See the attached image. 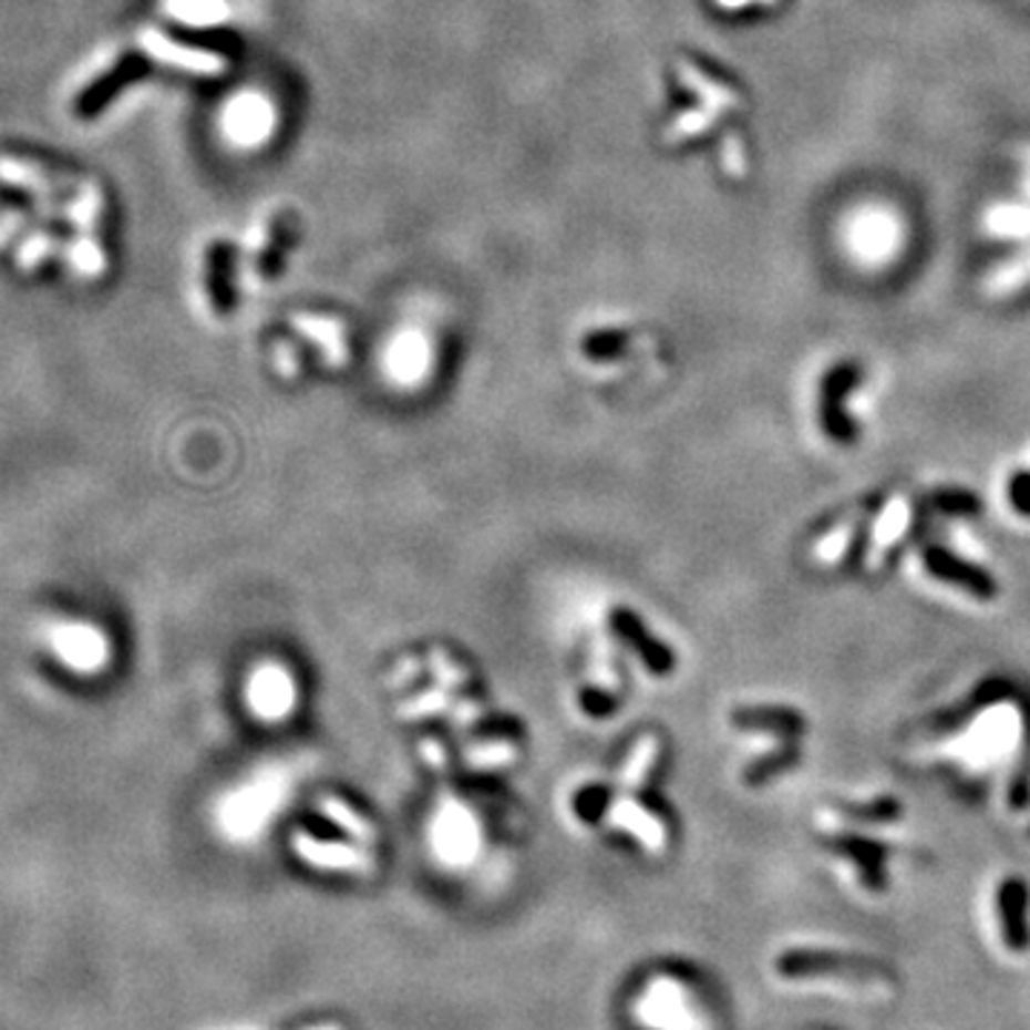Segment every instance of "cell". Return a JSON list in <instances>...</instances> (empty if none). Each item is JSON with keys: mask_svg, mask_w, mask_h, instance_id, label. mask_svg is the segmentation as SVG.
Returning <instances> with one entry per match:
<instances>
[{"mask_svg": "<svg viewBox=\"0 0 1030 1030\" xmlns=\"http://www.w3.org/2000/svg\"><path fill=\"white\" fill-rule=\"evenodd\" d=\"M838 247L862 269H885L902 258L907 247V220L890 204L867 200L853 206L838 220Z\"/></svg>", "mask_w": 1030, "mask_h": 1030, "instance_id": "obj_1", "label": "cell"}, {"mask_svg": "<svg viewBox=\"0 0 1030 1030\" xmlns=\"http://www.w3.org/2000/svg\"><path fill=\"white\" fill-rule=\"evenodd\" d=\"M925 567L934 578L945 584L961 587L974 598H993L996 596V581L985 570H979L976 564L965 562V558L954 556L948 547H930L925 553Z\"/></svg>", "mask_w": 1030, "mask_h": 1030, "instance_id": "obj_2", "label": "cell"}, {"mask_svg": "<svg viewBox=\"0 0 1030 1030\" xmlns=\"http://www.w3.org/2000/svg\"><path fill=\"white\" fill-rule=\"evenodd\" d=\"M979 229L990 240L1024 247V244H1030V200L1024 195L993 200V204L985 206Z\"/></svg>", "mask_w": 1030, "mask_h": 1030, "instance_id": "obj_3", "label": "cell"}, {"mask_svg": "<svg viewBox=\"0 0 1030 1030\" xmlns=\"http://www.w3.org/2000/svg\"><path fill=\"white\" fill-rule=\"evenodd\" d=\"M141 49L155 61L169 63L175 69H186V72H198V75H218L224 69V61L213 52H198V49H186L181 43L169 41L166 34L155 32V29H144L141 32Z\"/></svg>", "mask_w": 1030, "mask_h": 1030, "instance_id": "obj_4", "label": "cell"}, {"mask_svg": "<svg viewBox=\"0 0 1030 1030\" xmlns=\"http://www.w3.org/2000/svg\"><path fill=\"white\" fill-rule=\"evenodd\" d=\"M607 824H610L612 831L632 833V836L639 838L647 851H652V853L665 851V845H667L665 824H661L659 816H652L650 811H645V807H639V804L632 802L630 793L612 802V807L607 811Z\"/></svg>", "mask_w": 1030, "mask_h": 1030, "instance_id": "obj_5", "label": "cell"}, {"mask_svg": "<svg viewBox=\"0 0 1030 1030\" xmlns=\"http://www.w3.org/2000/svg\"><path fill=\"white\" fill-rule=\"evenodd\" d=\"M610 618H612V630H616L618 636H621V639L632 647V650L639 652L652 673L656 676L673 673V665H676L673 652H670V647L667 645H661L659 639H652L650 632L645 630V625H641V618L632 616L630 610H612Z\"/></svg>", "mask_w": 1030, "mask_h": 1030, "instance_id": "obj_6", "label": "cell"}, {"mask_svg": "<svg viewBox=\"0 0 1030 1030\" xmlns=\"http://www.w3.org/2000/svg\"><path fill=\"white\" fill-rule=\"evenodd\" d=\"M292 847H296L298 856L303 862L316 867H336V871H356V873H367L372 871L375 865V858L370 856L367 851H358V847H347V845H332V842H318V838L307 836V833H298L292 838Z\"/></svg>", "mask_w": 1030, "mask_h": 1030, "instance_id": "obj_7", "label": "cell"}, {"mask_svg": "<svg viewBox=\"0 0 1030 1030\" xmlns=\"http://www.w3.org/2000/svg\"><path fill=\"white\" fill-rule=\"evenodd\" d=\"M224 126L235 144H261L272 130V110L261 95H240L227 110Z\"/></svg>", "mask_w": 1030, "mask_h": 1030, "instance_id": "obj_8", "label": "cell"}, {"mask_svg": "<svg viewBox=\"0 0 1030 1030\" xmlns=\"http://www.w3.org/2000/svg\"><path fill=\"white\" fill-rule=\"evenodd\" d=\"M650 996L656 999V1008L645 1013L650 1024L665 1030H704V1022L696 1017L693 1010L681 1008L684 1005V990L679 988V982L659 979V982H652Z\"/></svg>", "mask_w": 1030, "mask_h": 1030, "instance_id": "obj_9", "label": "cell"}, {"mask_svg": "<svg viewBox=\"0 0 1030 1030\" xmlns=\"http://www.w3.org/2000/svg\"><path fill=\"white\" fill-rule=\"evenodd\" d=\"M249 704L258 715L264 719H278L289 710L292 704V684H289L287 673L278 667H264L261 673L249 681Z\"/></svg>", "mask_w": 1030, "mask_h": 1030, "instance_id": "obj_10", "label": "cell"}, {"mask_svg": "<svg viewBox=\"0 0 1030 1030\" xmlns=\"http://www.w3.org/2000/svg\"><path fill=\"white\" fill-rule=\"evenodd\" d=\"M733 724L755 733H773L782 739H799L804 733V719L790 708H742L733 713Z\"/></svg>", "mask_w": 1030, "mask_h": 1030, "instance_id": "obj_11", "label": "cell"}, {"mask_svg": "<svg viewBox=\"0 0 1030 1030\" xmlns=\"http://www.w3.org/2000/svg\"><path fill=\"white\" fill-rule=\"evenodd\" d=\"M1024 287H1030V244H1024L1013 255L1002 258L996 267H990L982 284V289L990 298H1008Z\"/></svg>", "mask_w": 1030, "mask_h": 1030, "instance_id": "obj_12", "label": "cell"}, {"mask_svg": "<svg viewBox=\"0 0 1030 1030\" xmlns=\"http://www.w3.org/2000/svg\"><path fill=\"white\" fill-rule=\"evenodd\" d=\"M999 905H1002V921H1005V936H1008L1010 948H1024V907H1028V893L1024 885L1017 879H1008L999 893Z\"/></svg>", "mask_w": 1030, "mask_h": 1030, "instance_id": "obj_13", "label": "cell"}, {"mask_svg": "<svg viewBox=\"0 0 1030 1030\" xmlns=\"http://www.w3.org/2000/svg\"><path fill=\"white\" fill-rule=\"evenodd\" d=\"M392 375L399 381H415L426 367V343L419 332H406L395 341L390 358H387Z\"/></svg>", "mask_w": 1030, "mask_h": 1030, "instance_id": "obj_14", "label": "cell"}, {"mask_svg": "<svg viewBox=\"0 0 1030 1030\" xmlns=\"http://www.w3.org/2000/svg\"><path fill=\"white\" fill-rule=\"evenodd\" d=\"M679 75H681V81H684L687 86H690V90H693L696 95H699L701 101H704V106H710V110L724 112V110H733V106H739V95H735V92L730 90V86H724V83L708 78L704 72H701V69H696L693 63H681Z\"/></svg>", "mask_w": 1030, "mask_h": 1030, "instance_id": "obj_15", "label": "cell"}, {"mask_svg": "<svg viewBox=\"0 0 1030 1030\" xmlns=\"http://www.w3.org/2000/svg\"><path fill=\"white\" fill-rule=\"evenodd\" d=\"M296 330L309 336L318 347H323L327 361L330 364H341L347 361V347H343V330L341 323L332 318H312V316H296Z\"/></svg>", "mask_w": 1030, "mask_h": 1030, "instance_id": "obj_16", "label": "cell"}, {"mask_svg": "<svg viewBox=\"0 0 1030 1030\" xmlns=\"http://www.w3.org/2000/svg\"><path fill=\"white\" fill-rule=\"evenodd\" d=\"M659 750H661V744L656 735H641L639 742H636L630 759H627L621 773H618V784H621L625 793H632V790H639L641 784L647 782L652 764H656V759H659Z\"/></svg>", "mask_w": 1030, "mask_h": 1030, "instance_id": "obj_17", "label": "cell"}, {"mask_svg": "<svg viewBox=\"0 0 1030 1030\" xmlns=\"http://www.w3.org/2000/svg\"><path fill=\"white\" fill-rule=\"evenodd\" d=\"M907 524H910V502L907 498H893L887 502L885 513L879 515V522H876V538H873V556H882L887 553L890 544L899 542L905 536Z\"/></svg>", "mask_w": 1030, "mask_h": 1030, "instance_id": "obj_18", "label": "cell"}, {"mask_svg": "<svg viewBox=\"0 0 1030 1030\" xmlns=\"http://www.w3.org/2000/svg\"><path fill=\"white\" fill-rule=\"evenodd\" d=\"M618 687H621V679H618V673H616V656H612V647H610V641L598 636V639L593 641L590 687H587V690H596V693L607 696V699H616Z\"/></svg>", "mask_w": 1030, "mask_h": 1030, "instance_id": "obj_19", "label": "cell"}, {"mask_svg": "<svg viewBox=\"0 0 1030 1030\" xmlns=\"http://www.w3.org/2000/svg\"><path fill=\"white\" fill-rule=\"evenodd\" d=\"M0 181H7V184L18 186V189H27V193L38 195V198H49V195L55 193V186L49 184V178L38 166L18 158H0Z\"/></svg>", "mask_w": 1030, "mask_h": 1030, "instance_id": "obj_20", "label": "cell"}, {"mask_svg": "<svg viewBox=\"0 0 1030 1030\" xmlns=\"http://www.w3.org/2000/svg\"><path fill=\"white\" fill-rule=\"evenodd\" d=\"M318 811H321L327 818H332L338 827H343V831L350 833L352 838H358V842H375V827H372V824L367 822L361 813L352 811L350 804L341 802V799H336V796L321 799V802H318Z\"/></svg>", "mask_w": 1030, "mask_h": 1030, "instance_id": "obj_21", "label": "cell"}, {"mask_svg": "<svg viewBox=\"0 0 1030 1030\" xmlns=\"http://www.w3.org/2000/svg\"><path fill=\"white\" fill-rule=\"evenodd\" d=\"M858 524H862V509H853V513H847L845 518H842V522L833 524L831 533H824V536L818 538L816 556L822 558L824 564L838 562V558H842L847 553V547H851Z\"/></svg>", "mask_w": 1030, "mask_h": 1030, "instance_id": "obj_22", "label": "cell"}, {"mask_svg": "<svg viewBox=\"0 0 1030 1030\" xmlns=\"http://www.w3.org/2000/svg\"><path fill=\"white\" fill-rule=\"evenodd\" d=\"M175 18L186 23H195V27H215L218 21H224L229 14L227 3L224 0H169L166 3Z\"/></svg>", "mask_w": 1030, "mask_h": 1030, "instance_id": "obj_23", "label": "cell"}, {"mask_svg": "<svg viewBox=\"0 0 1030 1030\" xmlns=\"http://www.w3.org/2000/svg\"><path fill=\"white\" fill-rule=\"evenodd\" d=\"M796 762H799L796 742H782V748L779 750L768 753L764 759H755V762L744 770V779H748V784H764L773 776H779V773H784V770L793 768Z\"/></svg>", "mask_w": 1030, "mask_h": 1030, "instance_id": "obj_24", "label": "cell"}, {"mask_svg": "<svg viewBox=\"0 0 1030 1030\" xmlns=\"http://www.w3.org/2000/svg\"><path fill=\"white\" fill-rule=\"evenodd\" d=\"M426 661H430V670H433L435 681H439L444 690H450V693H464V690H467L470 670L461 665V661H455L450 652L441 650V647H433Z\"/></svg>", "mask_w": 1030, "mask_h": 1030, "instance_id": "obj_25", "label": "cell"}, {"mask_svg": "<svg viewBox=\"0 0 1030 1030\" xmlns=\"http://www.w3.org/2000/svg\"><path fill=\"white\" fill-rule=\"evenodd\" d=\"M450 710H453L450 690L433 687V690L421 693L419 699L406 701L404 708H401V715H406V719H426V715H450Z\"/></svg>", "mask_w": 1030, "mask_h": 1030, "instance_id": "obj_26", "label": "cell"}, {"mask_svg": "<svg viewBox=\"0 0 1030 1030\" xmlns=\"http://www.w3.org/2000/svg\"><path fill=\"white\" fill-rule=\"evenodd\" d=\"M69 258H72V267L86 275V278H97L103 267H106L101 247H97V240L90 233H81V238L69 247Z\"/></svg>", "mask_w": 1030, "mask_h": 1030, "instance_id": "obj_27", "label": "cell"}, {"mask_svg": "<svg viewBox=\"0 0 1030 1030\" xmlns=\"http://www.w3.org/2000/svg\"><path fill=\"white\" fill-rule=\"evenodd\" d=\"M101 206H103L101 189H97V186H92V184H86V186H83V193L78 195L75 204L69 206V218H72V224H75V227L81 229V233H92L97 215H101Z\"/></svg>", "mask_w": 1030, "mask_h": 1030, "instance_id": "obj_28", "label": "cell"}, {"mask_svg": "<svg viewBox=\"0 0 1030 1030\" xmlns=\"http://www.w3.org/2000/svg\"><path fill=\"white\" fill-rule=\"evenodd\" d=\"M130 75H132V66H121L117 72L103 78L101 83H95V86H92V90L86 92L81 101H78V112H81V115H92L95 110H101L103 103H106V97L115 95V92L121 90V83H124Z\"/></svg>", "mask_w": 1030, "mask_h": 1030, "instance_id": "obj_29", "label": "cell"}, {"mask_svg": "<svg viewBox=\"0 0 1030 1030\" xmlns=\"http://www.w3.org/2000/svg\"><path fill=\"white\" fill-rule=\"evenodd\" d=\"M513 759H515V744H509V742H490V744H481V748L467 750V764L475 770L502 768V764L513 762Z\"/></svg>", "mask_w": 1030, "mask_h": 1030, "instance_id": "obj_30", "label": "cell"}, {"mask_svg": "<svg viewBox=\"0 0 1030 1030\" xmlns=\"http://www.w3.org/2000/svg\"><path fill=\"white\" fill-rule=\"evenodd\" d=\"M715 117H719V112L710 110V106H704V110L684 112V115L676 117V124L667 130V137H670V141H681V137L699 135V132L710 130V126L715 124Z\"/></svg>", "mask_w": 1030, "mask_h": 1030, "instance_id": "obj_31", "label": "cell"}, {"mask_svg": "<svg viewBox=\"0 0 1030 1030\" xmlns=\"http://www.w3.org/2000/svg\"><path fill=\"white\" fill-rule=\"evenodd\" d=\"M58 247V238L52 233H34L29 235L27 240L18 249V267L21 269H34L43 258L52 255V249Z\"/></svg>", "mask_w": 1030, "mask_h": 1030, "instance_id": "obj_32", "label": "cell"}, {"mask_svg": "<svg viewBox=\"0 0 1030 1030\" xmlns=\"http://www.w3.org/2000/svg\"><path fill=\"white\" fill-rule=\"evenodd\" d=\"M934 504L939 509H945V513H976V498L970 493H965V490H936Z\"/></svg>", "mask_w": 1030, "mask_h": 1030, "instance_id": "obj_33", "label": "cell"}, {"mask_svg": "<svg viewBox=\"0 0 1030 1030\" xmlns=\"http://www.w3.org/2000/svg\"><path fill=\"white\" fill-rule=\"evenodd\" d=\"M484 715H487L484 708H481L478 701L470 699V696H459L453 701V710H450V719H453L455 728H478Z\"/></svg>", "mask_w": 1030, "mask_h": 1030, "instance_id": "obj_34", "label": "cell"}, {"mask_svg": "<svg viewBox=\"0 0 1030 1030\" xmlns=\"http://www.w3.org/2000/svg\"><path fill=\"white\" fill-rule=\"evenodd\" d=\"M1010 504L1022 515H1030V473H1017L1010 478Z\"/></svg>", "mask_w": 1030, "mask_h": 1030, "instance_id": "obj_35", "label": "cell"}, {"mask_svg": "<svg viewBox=\"0 0 1030 1030\" xmlns=\"http://www.w3.org/2000/svg\"><path fill=\"white\" fill-rule=\"evenodd\" d=\"M419 673H421L419 661L406 659V661H401L399 670H395V673H392L390 679H387V684H390L392 690H399V687H404V684H410V681L419 679Z\"/></svg>", "mask_w": 1030, "mask_h": 1030, "instance_id": "obj_36", "label": "cell"}, {"mask_svg": "<svg viewBox=\"0 0 1030 1030\" xmlns=\"http://www.w3.org/2000/svg\"><path fill=\"white\" fill-rule=\"evenodd\" d=\"M724 166H728V172H733V175H742L744 172L742 150H739V141H735V137H730L728 144H724Z\"/></svg>", "mask_w": 1030, "mask_h": 1030, "instance_id": "obj_37", "label": "cell"}, {"mask_svg": "<svg viewBox=\"0 0 1030 1030\" xmlns=\"http://www.w3.org/2000/svg\"><path fill=\"white\" fill-rule=\"evenodd\" d=\"M421 753H424V759L430 764H433L435 770H444L446 768V755H444V748H441L439 742H433V739H424V742H421Z\"/></svg>", "mask_w": 1030, "mask_h": 1030, "instance_id": "obj_38", "label": "cell"}, {"mask_svg": "<svg viewBox=\"0 0 1030 1030\" xmlns=\"http://www.w3.org/2000/svg\"><path fill=\"white\" fill-rule=\"evenodd\" d=\"M23 227V215L21 213H7L0 218V244H7L18 229Z\"/></svg>", "mask_w": 1030, "mask_h": 1030, "instance_id": "obj_39", "label": "cell"}, {"mask_svg": "<svg viewBox=\"0 0 1030 1030\" xmlns=\"http://www.w3.org/2000/svg\"><path fill=\"white\" fill-rule=\"evenodd\" d=\"M721 9H730V12H739V9L748 7H773L779 0H715Z\"/></svg>", "mask_w": 1030, "mask_h": 1030, "instance_id": "obj_40", "label": "cell"}, {"mask_svg": "<svg viewBox=\"0 0 1030 1030\" xmlns=\"http://www.w3.org/2000/svg\"><path fill=\"white\" fill-rule=\"evenodd\" d=\"M1019 195L1030 200V146L1022 150V178H1019Z\"/></svg>", "mask_w": 1030, "mask_h": 1030, "instance_id": "obj_41", "label": "cell"}, {"mask_svg": "<svg viewBox=\"0 0 1030 1030\" xmlns=\"http://www.w3.org/2000/svg\"><path fill=\"white\" fill-rule=\"evenodd\" d=\"M278 361H281V370L287 372V375H292V372H296V367H298V358L292 356V352H289V347L287 343H281V347H278Z\"/></svg>", "mask_w": 1030, "mask_h": 1030, "instance_id": "obj_42", "label": "cell"}]
</instances>
